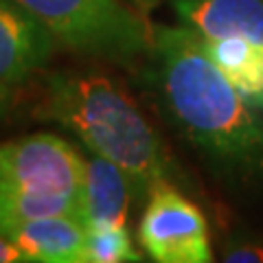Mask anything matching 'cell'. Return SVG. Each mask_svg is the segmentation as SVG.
Returning <instances> with one entry per match:
<instances>
[{
  "mask_svg": "<svg viewBox=\"0 0 263 263\" xmlns=\"http://www.w3.org/2000/svg\"><path fill=\"white\" fill-rule=\"evenodd\" d=\"M154 77L180 132L213 158L233 167H263V121L211 60L189 27L154 31Z\"/></svg>",
  "mask_w": 263,
  "mask_h": 263,
  "instance_id": "1",
  "label": "cell"
},
{
  "mask_svg": "<svg viewBox=\"0 0 263 263\" xmlns=\"http://www.w3.org/2000/svg\"><path fill=\"white\" fill-rule=\"evenodd\" d=\"M37 117L72 132L97 156L119 164L138 195L171 182L174 162L152 123L119 81L99 72H55L48 77Z\"/></svg>",
  "mask_w": 263,
  "mask_h": 263,
  "instance_id": "2",
  "label": "cell"
},
{
  "mask_svg": "<svg viewBox=\"0 0 263 263\" xmlns=\"http://www.w3.org/2000/svg\"><path fill=\"white\" fill-rule=\"evenodd\" d=\"M72 53L129 64L152 51L154 31L125 0H15Z\"/></svg>",
  "mask_w": 263,
  "mask_h": 263,
  "instance_id": "3",
  "label": "cell"
},
{
  "mask_svg": "<svg viewBox=\"0 0 263 263\" xmlns=\"http://www.w3.org/2000/svg\"><path fill=\"white\" fill-rule=\"evenodd\" d=\"M138 237L147 254L158 263L213 261L206 217L171 182L149 189Z\"/></svg>",
  "mask_w": 263,
  "mask_h": 263,
  "instance_id": "4",
  "label": "cell"
},
{
  "mask_svg": "<svg viewBox=\"0 0 263 263\" xmlns=\"http://www.w3.org/2000/svg\"><path fill=\"white\" fill-rule=\"evenodd\" d=\"M86 158L55 134H33L0 143V184L79 197Z\"/></svg>",
  "mask_w": 263,
  "mask_h": 263,
  "instance_id": "5",
  "label": "cell"
},
{
  "mask_svg": "<svg viewBox=\"0 0 263 263\" xmlns=\"http://www.w3.org/2000/svg\"><path fill=\"white\" fill-rule=\"evenodd\" d=\"M57 40L15 0H0V95L27 81L55 53Z\"/></svg>",
  "mask_w": 263,
  "mask_h": 263,
  "instance_id": "6",
  "label": "cell"
},
{
  "mask_svg": "<svg viewBox=\"0 0 263 263\" xmlns=\"http://www.w3.org/2000/svg\"><path fill=\"white\" fill-rule=\"evenodd\" d=\"M136 184L119 164L92 154L86 158V176L79 193V215L86 228L125 226Z\"/></svg>",
  "mask_w": 263,
  "mask_h": 263,
  "instance_id": "7",
  "label": "cell"
},
{
  "mask_svg": "<svg viewBox=\"0 0 263 263\" xmlns=\"http://www.w3.org/2000/svg\"><path fill=\"white\" fill-rule=\"evenodd\" d=\"M180 22L202 40L263 42V0H174Z\"/></svg>",
  "mask_w": 263,
  "mask_h": 263,
  "instance_id": "8",
  "label": "cell"
},
{
  "mask_svg": "<svg viewBox=\"0 0 263 263\" xmlns=\"http://www.w3.org/2000/svg\"><path fill=\"white\" fill-rule=\"evenodd\" d=\"M9 239L37 263H86L88 228L79 217L57 215L27 221L9 233Z\"/></svg>",
  "mask_w": 263,
  "mask_h": 263,
  "instance_id": "9",
  "label": "cell"
},
{
  "mask_svg": "<svg viewBox=\"0 0 263 263\" xmlns=\"http://www.w3.org/2000/svg\"><path fill=\"white\" fill-rule=\"evenodd\" d=\"M202 44L246 103L263 110V42L248 37H219L202 40Z\"/></svg>",
  "mask_w": 263,
  "mask_h": 263,
  "instance_id": "10",
  "label": "cell"
},
{
  "mask_svg": "<svg viewBox=\"0 0 263 263\" xmlns=\"http://www.w3.org/2000/svg\"><path fill=\"white\" fill-rule=\"evenodd\" d=\"M72 215L79 217V197L37 189L0 184V235L9 237L18 226L33 219Z\"/></svg>",
  "mask_w": 263,
  "mask_h": 263,
  "instance_id": "11",
  "label": "cell"
},
{
  "mask_svg": "<svg viewBox=\"0 0 263 263\" xmlns=\"http://www.w3.org/2000/svg\"><path fill=\"white\" fill-rule=\"evenodd\" d=\"M141 261L125 226L88 228L86 263H129Z\"/></svg>",
  "mask_w": 263,
  "mask_h": 263,
  "instance_id": "12",
  "label": "cell"
},
{
  "mask_svg": "<svg viewBox=\"0 0 263 263\" xmlns=\"http://www.w3.org/2000/svg\"><path fill=\"white\" fill-rule=\"evenodd\" d=\"M224 261L228 263H263V248L261 246H237V248H230L226 252Z\"/></svg>",
  "mask_w": 263,
  "mask_h": 263,
  "instance_id": "13",
  "label": "cell"
},
{
  "mask_svg": "<svg viewBox=\"0 0 263 263\" xmlns=\"http://www.w3.org/2000/svg\"><path fill=\"white\" fill-rule=\"evenodd\" d=\"M15 261H24L22 250L9 239V237L0 235V263H15Z\"/></svg>",
  "mask_w": 263,
  "mask_h": 263,
  "instance_id": "14",
  "label": "cell"
},
{
  "mask_svg": "<svg viewBox=\"0 0 263 263\" xmlns=\"http://www.w3.org/2000/svg\"><path fill=\"white\" fill-rule=\"evenodd\" d=\"M125 3L129 7H134L136 11H141V13H147V11H152L154 7H158L162 0H125Z\"/></svg>",
  "mask_w": 263,
  "mask_h": 263,
  "instance_id": "15",
  "label": "cell"
},
{
  "mask_svg": "<svg viewBox=\"0 0 263 263\" xmlns=\"http://www.w3.org/2000/svg\"><path fill=\"white\" fill-rule=\"evenodd\" d=\"M5 99H7V97H3V95H0V108H3V103H5Z\"/></svg>",
  "mask_w": 263,
  "mask_h": 263,
  "instance_id": "16",
  "label": "cell"
}]
</instances>
